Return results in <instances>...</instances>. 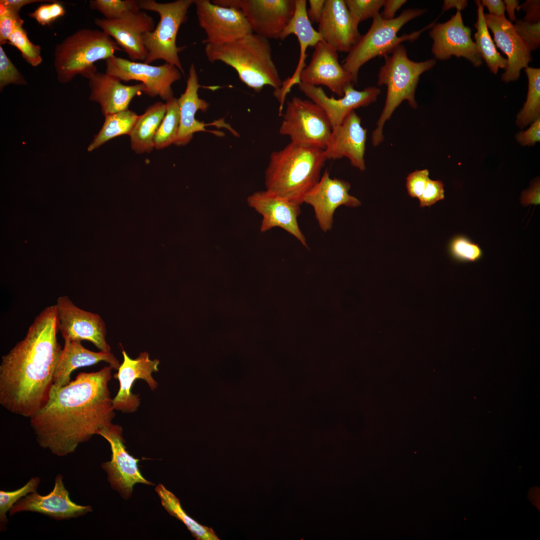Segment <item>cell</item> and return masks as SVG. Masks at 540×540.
Segmentation results:
<instances>
[{
    "instance_id": "obj_1",
    "label": "cell",
    "mask_w": 540,
    "mask_h": 540,
    "mask_svg": "<svg viewBox=\"0 0 540 540\" xmlns=\"http://www.w3.org/2000/svg\"><path fill=\"white\" fill-rule=\"evenodd\" d=\"M112 369L80 372L63 386L52 384L46 404L30 418L40 446L65 456L112 424L115 410L108 388Z\"/></svg>"
},
{
    "instance_id": "obj_2",
    "label": "cell",
    "mask_w": 540,
    "mask_h": 540,
    "mask_svg": "<svg viewBox=\"0 0 540 540\" xmlns=\"http://www.w3.org/2000/svg\"><path fill=\"white\" fill-rule=\"evenodd\" d=\"M56 305L34 319L24 338L2 357L0 403L12 413L30 418L47 402L62 348Z\"/></svg>"
},
{
    "instance_id": "obj_3",
    "label": "cell",
    "mask_w": 540,
    "mask_h": 540,
    "mask_svg": "<svg viewBox=\"0 0 540 540\" xmlns=\"http://www.w3.org/2000/svg\"><path fill=\"white\" fill-rule=\"evenodd\" d=\"M326 160L324 150L290 142L271 154L264 172L266 190L302 205L319 181Z\"/></svg>"
},
{
    "instance_id": "obj_4",
    "label": "cell",
    "mask_w": 540,
    "mask_h": 540,
    "mask_svg": "<svg viewBox=\"0 0 540 540\" xmlns=\"http://www.w3.org/2000/svg\"><path fill=\"white\" fill-rule=\"evenodd\" d=\"M211 62L220 61L234 68L240 80L256 92L266 86L279 89L282 84L272 60L268 40L254 33L222 44H206Z\"/></svg>"
},
{
    "instance_id": "obj_5",
    "label": "cell",
    "mask_w": 540,
    "mask_h": 540,
    "mask_svg": "<svg viewBox=\"0 0 540 540\" xmlns=\"http://www.w3.org/2000/svg\"><path fill=\"white\" fill-rule=\"evenodd\" d=\"M384 58V64L380 69L378 84L386 86L387 92L384 106L372 134L374 146L382 142L384 124L403 101L406 100L412 108H418L415 93L420 77L436 64L434 59L418 62L410 60L401 44Z\"/></svg>"
},
{
    "instance_id": "obj_6",
    "label": "cell",
    "mask_w": 540,
    "mask_h": 540,
    "mask_svg": "<svg viewBox=\"0 0 540 540\" xmlns=\"http://www.w3.org/2000/svg\"><path fill=\"white\" fill-rule=\"evenodd\" d=\"M122 50L103 30L83 28L58 44L54 51V68L60 82L66 84L80 75L88 79L97 72L94 64Z\"/></svg>"
},
{
    "instance_id": "obj_7",
    "label": "cell",
    "mask_w": 540,
    "mask_h": 540,
    "mask_svg": "<svg viewBox=\"0 0 540 540\" xmlns=\"http://www.w3.org/2000/svg\"><path fill=\"white\" fill-rule=\"evenodd\" d=\"M426 12L423 9L410 8L403 10L398 16L391 20L383 18L380 14L372 18L368 32L361 36L344 60L343 67L352 76L356 83L359 70L364 64L376 56H384L391 53L404 41L416 40L422 32L434 25L436 20L420 30L398 36L405 24Z\"/></svg>"
},
{
    "instance_id": "obj_8",
    "label": "cell",
    "mask_w": 540,
    "mask_h": 540,
    "mask_svg": "<svg viewBox=\"0 0 540 540\" xmlns=\"http://www.w3.org/2000/svg\"><path fill=\"white\" fill-rule=\"evenodd\" d=\"M194 0H178L161 3L154 0H138L140 10L157 12L160 21L154 30L142 36L146 52L144 63L162 60L174 66L184 74L178 52L181 48L176 44V36L181 24L185 22L187 13Z\"/></svg>"
},
{
    "instance_id": "obj_9",
    "label": "cell",
    "mask_w": 540,
    "mask_h": 540,
    "mask_svg": "<svg viewBox=\"0 0 540 540\" xmlns=\"http://www.w3.org/2000/svg\"><path fill=\"white\" fill-rule=\"evenodd\" d=\"M332 130L320 106L311 100L294 96L286 103L279 132L296 144L324 150Z\"/></svg>"
},
{
    "instance_id": "obj_10",
    "label": "cell",
    "mask_w": 540,
    "mask_h": 540,
    "mask_svg": "<svg viewBox=\"0 0 540 540\" xmlns=\"http://www.w3.org/2000/svg\"><path fill=\"white\" fill-rule=\"evenodd\" d=\"M105 62L107 74L121 81H140L146 86L144 94L151 97L159 96L165 101L174 97L172 84L182 77V73L178 68L166 62L152 66L115 56L108 58Z\"/></svg>"
},
{
    "instance_id": "obj_11",
    "label": "cell",
    "mask_w": 540,
    "mask_h": 540,
    "mask_svg": "<svg viewBox=\"0 0 540 540\" xmlns=\"http://www.w3.org/2000/svg\"><path fill=\"white\" fill-rule=\"evenodd\" d=\"M212 2L240 10L253 32L268 40L280 38L295 9V0H216Z\"/></svg>"
},
{
    "instance_id": "obj_12",
    "label": "cell",
    "mask_w": 540,
    "mask_h": 540,
    "mask_svg": "<svg viewBox=\"0 0 540 540\" xmlns=\"http://www.w3.org/2000/svg\"><path fill=\"white\" fill-rule=\"evenodd\" d=\"M200 26L206 38L204 44L230 42L253 32L242 12L220 6L208 0H194Z\"/></svg>"
},
{
    "instance_id": "obj_13",
    "label": "cell",
    "mask_w": 540,
    "mask_h": 540,
    "mask_svg": "<svg viewBox=\"0 0 540 540\" xmlns=\"http://www.w3.org/2000/svg\"><path fill=\"white\" fill-rule=\"evenodd\" d=\"M98 434L106 440L110 446L111 460L103 462L102 468L106 472L108 480L114 490L128 498L136 484H154L142 476L138 466L140 460L126 450L121 426L112 424L101 430Z\"/></svg>"
},
{
    "instance_id": "obj_14",
    "label": "cell",
    "mask_w": 540,
    "mask_h": 540,
    "mask_svg": "<svg viewBox=\"0 0 540 540\" xmlns=\"http://www.w3.org/2000/svg\"><path fill=\"white\" fill-rule=\"evenodd\" d=\"M56 305L58 330L64 340H88L100 351L110 352L106 324L100 315L79 308L67 296L58 297Z\"/></svg>"
},
{
    "instance_id": "obj_15",
    "label": "cell",
    "mask_w": 540,
    "mask_h": 540,
    "mask_svg": "<svg viewBox=\"0 0 540 540\" xmlns=\"http://www.w3.org/2000/svg\"><path fill=\"white\" fill-rule=\"evenodd\" d=\"M350 186L348 182L331 178L326 169L318 182L304 196L303 204L312 206L316 220L323 232L332 229L334 214L338 207L356 208L361 205L358 199L349 194Z\"/></svg>"
},
{
    "instance_id": "obj_16",
    "label": "cell",
    "mask_w": 540,
    "mask_h": 540,
    "mask_svg": "<svg viewBox=\"0 0 540 540\" xmlns=\"http://www.w3.org/2000/svg\"><path fill=\"white\" fill-rule=\"evenodd\" d=\"M248 205L262 216L261 232L278 227L296 238L304 246L308 248L306 239L298 222L301 214L300 204L268 192H256L247 198Z\"/></svg>"
},
{
    "instance_id": "obj_17",
    "label": "cell",
    "mask_w": 540,
    "mask_h": 540,
    "mask_svg": "<svg viewBox=\"0 0 540 540\" xmlns=\"http://www.w3.org/2000/svg\"><path fill=\"white\" fill-rule=\"evenodd\" d=\"M430 36L433 40L432 51L436 58L446 60L454 56L468 59L475 66L482 64V58L471 38V30L464 25L460 10L448 20L434 24Z\"/></svg>"
},
{
    "instance_id": "obj_18",
    "label": "cell",
    "mask_w": 540,
    "mask_h": 540,
    "mask_svg": "<svg viewBox=\"0 0 540 540\" xmlns=\"http://www.w3.org/2000/svg\"><path fill=\"white\" fill-rule=\"evenodd\" d=\"M314 48L309 64L300 73V82L324 86L342 97L346 87L356 83L352 76L340 64L337 52L330 46L320 41Z\"/></svg>"
},
{
    "instance_id": "obj_19",
    "label": "cell",
    "mask_w": 540,
    "mask_h": 540,
    "mask_svg": "<svg viewBox=\"0 0 540 540\" xmlns=\"http://www.w3.org/2000/svg\"><path fill=\"white\" fill-rule=\"evenodd\" d=\"M62 480L61 474H57L52 490L46 496H42L36 491L22 497L12 506L9 515L32 512L62 520L77 518L92 512L91 506L78 505L71 500Z\"/></svg>"
},
{
    "instance_id": "obj_20",
    "label": "cell",
    "mask_w": 540,
    "mask_h": 540,
    "mask_svg": "<svg viewBox=\"0 0 540 540\" xmlns=\"http://www.w3.org/2000/svg\"><path fill=\"white\" fill-rule=\"evenodd\" d=\"M94 22L114 40L130 60H144L146 52L142 36L156 28L154 19L146 12L140 10L117 20L96 18Z\"/></svg>"
},
{
    "instance_id": "obj_21",
    "label": "cell",
    "mask_w": 540,
    "mask_h": 540,
    "mask_svg": "<svg viewBox=\"0 0 540 540\" xmlns=\"http://www.w3.org/2000/svg\"><path fill=\"white\" fill-rule=\"evenodd\" d=\"M366 138L367 130L362 126L361 118L354 110H352L340 124L332 128L324 150L326 160L346 157L352 166L364 170Z\"/></svg>"
},
{
    "instance_id": "obj_22",
    "label": "cell",
    "mask_w": 540,
    "mask_h": 540,
    "mask_svg": "<svg viewBox=\"0 0 540 540\" xmlns=\"http://www.w3.org/2000/svg\"><path fill=\"white\" fill-rule=\"evenodd\" d=\"M299 90L324 111L332 126L340 124L348 114L354 109L366 107L376 101L380 93L376 86H368L362 90L354 88V84L346 87L342 97H329L320 86L300 82Z\"/></svg>"
},
{
    "instance_id": "obj_23",
    "label": "cell",
    "mask_w": 540,
    "mask_h": 540,
    "mask_svg": "<svg viewBox=\"0 0 540 540\" xmlns=\"http://www.w3.org/2000/svg\"><path fill=\"white\" fill-rule=\"evenodd\" d=\"M122 363L118 369L117 378L120 382V390L114 399L112 403L114 410L124 412H134L138 406L140 399L138 395L132 394V387L134 380L138 378L144 380L152 390H154L158 384L153 378L152 372L158 370L159 360H152L148 354L141 352L136 359L130 358L123 350Z\"/></svg>"
},
{
    "instance_id": "obj_24",
    "label": "cell",
    "mask_w": 540,
    "mask_h": 540,
    "mask_svg": "<svg viewBox=\"0 0 540 540\" xmlns=\"http://www.w3.org/2000/svg\"><path fill=\"white\" fill-rule=\"evenodd\" d=\"M318 32L336 52H348L361 36L344 0H325Z\"/></svg>"
},
{
    "instance_id": "obj_25",
    "label": "cell",
    "mask_w": 540,
    "mask_h": 540,
    "mask_svg": "<svg viewBox=\"0 0 540 540\" xmlns=\"http://www.w3.org/2000/svg\"><path fill=\"white\" fill-rule=\"evenodd\" d=\"M488 28L494 34V40L508 57V66L502 76L505 82L518 80L520 71L531 61L530 50L517 32L514 26L505 16L484 14Z\"/></svg>"
},
{
    "instance_id": "obj_26",
    "label": "cell",
    "mask_w": 540,
    "mask_h": 540,
    "mask_svg": "<svg viewBox=\"0 0 540 540\" xmlns=\"http://www.w3.org/2000/svg\"><path fill=\"white\" fill-rule=\"evenodd\" d=\"M306 3V0H295L294 15L280 38L284 40L290 34H294L298 38L300 46V58L295 71L290 78L282 82L279 89L274 91V95L280 104V108H283L285 98L292 87L300 82V73L306 66V59L307 48L309 46L314 47L319 42L322 41L321 36L313 28L308 18Z\"/></svg>"
},
{
    "instance_id": "obj_27",
    "label": "cell",
    "mask_w": 540,
    "mask_h": 540,
    "mask_svg": "<svg viewBox=\"0 0 540 540\" xmlns=\"http://www.w3.org/2000/svg\"><path fill=\"white\" fill-rule=\"evenodd\" d=\"M88 80L90 99L100 104L104 116L128 110L134 97L146 90L143 83L124 85L117 78L106 72H96Z\"/></svg>"
},
{
    "instance_id": "obj_28",
    "label": "cell",
    "mask_w": 540,
    "mask_h": 540,
    "mask_svg": "<svg viewBox=\"0 0 540 540\" xmlns=\"http://www.w3.org/2000/svg\"><path fill=\"white\" fill-rule=\"evenodd\" d=\"M200 87L196 67L194 64H192L189 69L186 90L178 98L180 124L174 143L178 146L188 144L194 133L208 131L206 128L207 124L198 120L195 117L198 111L204 112L210 106L208 102L199 97L198 90Z\"/></svg>"
},
{
    "instance_id": "obj_29",
    "label": "cell",
    "mask_w": 540,
    "mask_h": 540,
    "mask_svg": "<svg viewBox=\"0 0 540 540\" xmlns=\"http://www.w3.org/2000/svg\"><path fill=\"white\" fill-rule=\"evenodd\" d=\"M102 361L108 363L114 370H118L120 366L118 360L110 352H94L83 346L80 340H64L55 368L53 384L64 386L70 382L73 370Z\"/></svg>"
},
{
    "instance_id": "obj_30",
    "label": "cell",
    "mask_w": 540,
    "mask_h": 540,
    "mask_svg": "<svg viewBox=\"0 0 540 540\" xmlns=\"http://www.w3.org/2000/svg\"><path fill=\"white\" fill-rule=\"evenodd\" d=\"M166 112V104L160 102L149 106L138 116L129 135L132 150L137 154L150 152L154 148V138Z\"/></svg>"
},
{
    "instance_id": "obj_31",
    "label": "cell",
    "mask_w": 540,
    "mask_h": 540,
    "mask_svg": "<svg viewBox=\"0 0 540 540\" xmlns=\"http://www.w3.org/2000/svg\"><path fill=\"white\" fill-rule=\"evenodd\" d=\"M476 2L478 6V19L474 24L477 30L474 34V44L481 58L486 61L490 71L496 74L500 68H506L508 60L498 52L491 38L481 1L476 0Z\"/></svg>"
},
{
    "instance_id": "obj_32",
    "label": "cell",
    "mask_w": 540,
    "mask_h": 540,
    "mask_svg": "<svg viewBox=\"0 0 540 540\" xmlns=\"http://www.w3.org/2000/svg\"><path fill=\"white\" fill-rule=\"evenodd\" d=\"M160 498L162 506L172 516L182 521L192 536L198 540H218L212 530L198 524L189 516L182 508L180 500L162 484L155 488Z\"/></svg>"
},
{
    "instance_id": "obj_33",
    "label": "cell",
    "mask_w": 540,
    "mask_h": 540,
    "mask_svg": "<svg viewBox=\"0 0 540 540\" xmlns=\"http://www.w3.org/2000/svg\"><path fill=\"white\" fill-rule=\"evenodd\" d=\"M105 116L104 124L88 148L91 152L118 136L131 133L138 116L128 109Z\"/></svg>"
},
{
    "instance_id": "obj_34",
    "label": "cell",
    "mask_w": 540,
    "mask_h": 540,
    "mask_svg": "<svg viewBox=\"0 0 540 540\" xmlns=\"http://www.w3.org/2000/svg\"><path fill=\"white\" fill-rule=\"evenodd\" d=\"M528 85L526 100L518 113L516 124L523 128L540 117V69L527 66Z\"/></svg>"
},
{
    "instance_id": "obj_35",
    "label": "cell",
    "mask_w": 540,
    "mask_h": 540,
    "mask_svg": "<svg viewBox=\"0 0 540 540\" xmlns=\"http://www.w3.org/2000/svg\"><path fill=\"white\" fill-rule=\"evenodd\" d=\"M166 112L154 138V148L158 150L174 143L180 124V112L177 98L166 101Z\"/></svg>"
},
{
    "instance_id": "obj_36",
    "label": "cell",
    "mask_w": 540,
    "mask_h": 540,
    "mask_svg": "<svg viewBox=\"0 0 540 540\" xmlns=\"http://www.w3.org/2000/svg\"><path fill=\"white\" fill-rule=\"evenodd\" d=\"M90 8L101 12L108 20H117L132 13L140 11L138 0H92Z\"/></svg>"
},
{
    "instance_id": "obj_37",
    "label": "cell",
    "mask_w": 540,
    "mask_h": 540,
    "mask_svg": "<svg viewBox=\"0 0 540 540\" xmlns=\"http://www.w3.org/2000/svg\"><path fill=\"white\" fill-rule=\"evenodd\" d=\"M40 480L38 477L30 478L28 482L20 488L14 491L0 490V530L4 531L6 530V526L8 523L6 513L12 506L21 498L30 493L36 491Z\"/></svg>"
},
{
    "instance_id": "obj_38",
    "label": "cell",
    "mask_w": 540,
    "mask_h": 540,
    "mask_svg": "<svg viewBox=\"0 0 540 540\" xmlns=\"http://www.w3.org/2000/svg\"><path fill=\"white\" fill-rule=\"evenodd\" d=\"M8 42L19 50L23 58L32 66H37L42 63L40 46L30 41L22 27L16 29L10 34Z\"/></svg>"
},
{
    "instance_id": "obj_39",
    "label": "cell",
    "mask_w": 540,
    "mask_h": 540,
    "mask_svg": "<svg viewBox=\"0 0 540 540\" xmlns=\"http://www.w3.org/2000/svg\"><path fill=\"white\" fill-rule=\"evenodd\" d=\"M385 0H344L354 23L358 26L362 21L374 18L380 12Z\"/></svg>"
},
{
    "instance_id": "obj_40",
    "label": "cell",
    "mask_w": 540,
    "mask_h": 540,
    "mask_svg": "<svg viewBox=\"0 0 540 540\" xmlns=\"http://www.w3.org/2000/svg\"><path fill=\"white\" fill-rule=\"evenodd\" d=\"M450 250L452 258L461 262H474L480 260L482 254L478 244L462 236H456L452 240Z\"/></svg>"
},
{
    "instance_id": "obj_41",
    "label": "cell",
    "mask_w": 540,
    "mask_h": 540,
    "mask_svg": "<svg viewBox=\"0 0 540 540\" xmlns=\"http://www.w3.org/2000/svg\"><path fill=\"white\" fill-rule=\"evenodd\" d=\"M23 75L13 64L0 46V90L9 84H26Z\"/></svg>"
},
{
    "instance_id": "obj_42",
    "label": "cell",
    "mask_w": 540,
    "mask_h": 540,
    "mask_svg": "<svg viewBox=\"0 0 540 540\" xmlns=\"http://www.w3.org/2000/svg\"><path fill=\"white\" fill-rule=\"evenodd\" d=\"M66 10L62 4L54 0L48 4H44L38 6L28 16L34 18L40 24L50 26L58 18L63 16Z\"/></svg>"
},
{
    "instance_id": "obj_43",
    "label": "cell",
    "mask_w": 540,
    "mask_h": 540,
    "mask_svg": "<svg viewBox=\"0 0 540 540\" xmlns=\"http://www.w3.org/2000/svg\"><path fill=\"white\" fill-rule=\"evenodd\" d=\"M24 21L16 13L0 4V44L8 42L10 34L17 28L22 27Z\"/></svg>"
},
{
    "instance_id": "obj_44",
    "label": "cell",
    "mask_w": 540,
    "mask_h": 540,
    "mask_svg": "<svg viewBox=\"0 0 540 540\" xmlns=\"http://www.w3.org/2000/svg\"><path fill=\"white\" fill-rule=\"evenodd\" d=\"M520 36L531 50L536 49L540 44V22L517 20L514 25Z\"/></svg>"
},
{
    "instance_id": "obj_45",
    "label": "cell",
    "mask_w": 540,
    "mask_h": 540,
    "mask_svg": "<svg viewBox=\"0 0 540 540\" xmlns=\"http://www.w3.org/2000/svg\"><path fill=\"white\" fill-rule=\"evenodd\" d=\"M430 179L429 171L427 169L416 170L409 174L406 180L408 194L412 198H419Z\"/></svg>"
},
{
    "instance_id": "obj_46",
    "label": "cell",
    "mask_w": 540,
    "mask_h": 540,
    "mask_svg": "<svg viewBox=\"0 0 540 540\" xmlns=\"http://www.w3.org/2000/svg\"><path fill=\"white\" fill-rule=\"evenodd\" d=\"M444 185L440 180L430 179L421 196L419 198L420 206H430L444 198Z\"/></svg>"
},
{
    "instance_id": "obj_47",
    "label": "cell",
    "mask_w": 540,
    "mask_h": 540,
    "mask_svg": "<svg viewBox=\"0 0 540 540\" xmlns=\"http://www.w3.org/2000/svg\"><path fill=\"white\" fill-rule=\"evenodd\" d=\"M517 142L522 146H533L540 141V117L532 122L525 131H520L516 135Z\"/></svg>"
},
{
    "instance_id": "obj_48",
    "label": "cell",
    "mask_w": 540,
    "mask_h": 540,
    "mask_svg": "<svg viewBox=\"0 0 540 540\" xmlns=\"http://www.w3.org/2000/svg\"><path fill=\"white\" fill-rule=\"evenodd\" d=\"M540 194V180H536L531 185L530 188L522 193L520 200L522 204H539Z\"/></svg>"
},
{
    "instance_id": "obj_49",
    "label": "cell",
    "mask_w": 540,
    "mask_h": 540,
    "mask_svg": "<svg viewBox=\"0 0 540 540\" xmlns=\"http://www.w3.org/2000/svg\"><path fill=\"white\" fill-rule=\"evenodd\" d=\"M526 12L524 20L528 22H540V1L528 0L522 5L518 6Z\"/></svg>"
},
{
    "instance_id": "obj_50",
    "label": "cell",
    "mask_w": 540,
    "mask_h": 540,
    "mask_svg": "<svg viewBox=\"0 0 540 540\" xmlns=\"http://www.w3.org/2000/svg\"><path fill=\"white\" fill-rule=\"evenodd\" d=\"M406 2V0H385L380 16L385 20L394 18L396 12Z\"/></svg>"
},
{
    "instance_id": "obj_51",
    "label": "cell",
    "mask_w": 540,
    "mask_h": 540,
    "mask_svg": "<svg viewBox=\"0 0 540 540\" xmlns=\"http://www.w3.org/2000/svg\"><path fill=\"white\" fill-rule=\"evenodd\" d=\"M326 0H309L307 14L311 22L318 24L322 16Z\"/></svg>"
},
{
    "instance_id": "obj_52",
    "label": "cell",
    "mask_w": 540,
    "mask_h": 540,
    "mask_svg": "<svg viewBox=\"0 0 540 540\" xmlns=\"http://www.w3.org/2000/svg\"><path fill=\"white\" fill-rule=\"evenodd\" d=\"M481 4L483 6H486L490 14L498 17L505 16L504 10L505 5L503 1L501 0H482Z\"/></svg>"
},
{
    "instance_id": "obj_53",
    "label": "cell",
    "mask_w": 540,
    "mask_h": 540,
    "mask_svg": "<svg viewBox=\"0 0 540 540\" xmlns=\"http://www.w3.org/2000/svg\"><path fill=\"white\" fill-rule=\"evenodd\" d=\"M54 0H0V4H3L12 11L19 14L24 6L38 2H52Z\"/></svg>"
},
{
    "instance_id": "obj_54",
    "label": "cell",
    "mask_w": 540,
    "mask_h": 540,
    "mask_svg": "<svg viewBox=\"0 0 540 540\" xmlns=\"http://www.w3.org/2000/svg\"><path fill=\"white\" fill-rule=\"evenodd\" d=\"M468 4L467 0H445L442 6L443 11L448 10L450 8H455L457 9V10H460L464 8Z\"/></svg>"
},
{
    "instance_id": "obj_55",
    "label": "cell",
    "mask_w": 540,
    "mask_h": 540,
    "mask_svg": "<svg viewBox=\"0 0 540 540\" xmlns=\"http://www.w3.org/2000/svg\"><path fill=\"white\" fill-rule=\"evenodd\" d=\"M504 3L506 4L505 9H506L510 20L511 21L516 20V18L514 14L515 10H518V3L519 1L516 0H505Z\"/></svg>"
}]
</instances>
